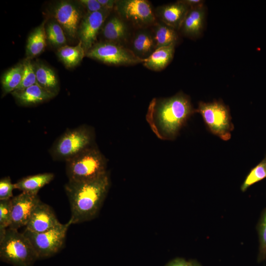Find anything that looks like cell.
Wrapping results in <instances>:
<instances>
[{
    "instance_id": "obj_5",
    "label": "cell",
    "mask_w": 266,
    "mask_h": 266,
    "mask_svg": "<svg viewBox=\"0 0 266 266\" xmlns=\"http://www.w3.org/2000/svg\"><path fill=\"white\" fill-rule=\"evenodd\" d=\"M196 112L200 113L208 130L223 140H229L234 129L229 107L222 101H200Z\"/></svg>"
},
{
    "instance_id": "obj_9",
    "label": "cell",
    "mask_w": 266,
    "mask_h": 266,
    "mask_svg": "<svg viewBox=\"0 0 266 266\" xmlns=\"http://www.w3.org/2000/svg\"><path fill=\"white\" fill-rule=\"evenodd\" d=\"M115 6L122 17L134 25L147 26L155 21L151 5L145 0H117Z\"/></svg>"
},
{
    "instance_id": "obj_22",
    "label": "cell",
    "mask_w": 266,
    "mask_h": 266,
    "mask_svg": "<svg viewBox=\"0 0 266 266\" xmlns=\"http://www.w3.org/2000/svg\"><path fill=\"white\" fill-rule=\"evenodd\" d=\"M102 33L104 37L108 40L117 41L122 40L126 37L127 29L122 19L114 16L105 24Z\"/></svg>"
},
{
    "instance_id": "obj_3",
    "label": "cell",
    "mask_w": 266,
    "mask_h": 266,
    "mask_svg": "<svg viewBox=\"0 0 266 266\" xmlns=\"http://www.w3.org/2000/svg\"><path fill=\"white\" fill-rule=\"evenodd\" d=\"M105 158L93 146L66 161L68 181L84 182L98 178L106 171Z\"/></svg>"
},
{
    "instance_id": "obj_33",
    "label": "cell",
    "mask_w": 266,
    "mask_h": 266,
    "mask_svg": "<svg viewBox=\"0 0 266 266\" xmlns=\"http://www.w3.org/2000/svg\"><path fill=\"white\" fill-rule=\"evenodd\" d=\"M165 266H189V261L181 258H176L168 263Z\"/></svg>"
},
{
    "instance_id": "obj_19",
    "label": "cell",
    "mask_w": 266,
    "mask_h": 266,
    "mask_svg": "<svg viewBox=\"0 0 266 266\" xmlns=\"http://www.w3.org/2000/svg\"><path fill=\"white\" fill-rule=\"evenodd\" d=\"M44 21L29 35L26 46L27 58L31 59L41 53L46 45L47 35Z\"/></svg>"
},
{
    "instance_id": "obj_25",
    "label": "cell",
    "mask_w": 266,
    "mask_h": 266,
    "mask_svg": "<svg viewBox=\"0 0 266 266\" xmlns=\"http://www.w3.org/2000/svg\"><path fill=\"white\" fill-rule=\"evenodd\" d=\"M266 178V155L255 166L251 168L240 186L242 192L250 186Z\"/></svg>"
},
{
    "instance_id": "obj_26",
    "label": "cell",
    "mask_w": 266,
    "mask_h": 266,
    "mask_svg": "<svg viewBox=\"0 0 266 266\" xmlns=\"http://www.w3.org/2000/svg\"><path fill=\"white\" fill-rule=\"evenodd\" d=\"M259 238V251L257 261L261 263L266 260V206L262 210L256 225Z\"/></svg>"
},
{
    "instance_id": "obj_15",
    "label": "cell",
    "mask_w": 266,
    "mask_h": 266,
    "mask_svg": "<svg viewBox=\"0 0 266 266\" xmlns=\"http://www.w3.org/2000/svg\"><path fill=\"white\" fill-rule=\"evenodd\" d=\"M11 93L20 104L24 105L36 104L55 96L38 83L22 90H15Z\"/></svg>"
},
{
    "instance_id": "obj_24",
    "label": "cell",
    "mask_w": 266,
    "mask_h": 266,
    "mask_svg": "<svg viewBox=\"0 0 266 266\" xmlns=\"http://www.w3.org/2000/svg\"><path fill=\"white\" fill-rule=\"evenodd\" d=\"M177 38L175 30L165 24H158L155 29L153 39L156 49L175 44Z\"/></svg>"
},
{
    "instance_id": "obj_20",
    "label": "cell",
    "mask_w": 266,
    "mask_h": 266,
    "mask_svg": "<svg viewBox=\"0 0 266 266\" xmlns=\"http://www.w3.org/2000/svg\"><path fill=\"white\" fill-rule=\"evenodd\" d=\"M37 83L48 92L56 95L58 90V81L54 71L44 65L34 67Z\"/></svg>"
},
{
    "instance_id": "obj_8",
    "label": "cell",
    "mask_w": 266,
    "mask_h": 266,
    "mask_svg": "<svg viewBox=\"0 0 266 266\" xmlns=\"http://www.w3.org/2000/svg\"><path fill=\"white\" fill-rule=\"evenodd\" d=\"M86 53L88 57L110 65H134L144 61L132 51L111 42L97 43Z\"/></svg>"
},
{
    "instance_id": "obj_1",
    "label": "cell",
    "mask_w": 266,
    "mask_h": 266,
    "mask_svg": "<svg viewBox=\"0 0 266 266\" xmlns=\"http://www.w3.org/2000/svg\"><path fill=\"white\" fill-rule=\"evenodd\" d=\"M196 112L190 98L179 93L168 98L153 100L149 105L146 119L159 138L172 140Z\"/></svg>"
},
{
    "instance_id": "obj_35",
    "label": "cell",
    "mask_w": 266,
    "mask_h": 266,
    "mask_svg": "<svg viewBox=\"0 0 266 266\" xmlns=\"http://www.w3.org/2000/svg\"><path fill=\"white\" fill-rule=\"evenodd\" d=\"M98 2L106 10H110L115 5L116 0H98Z\"/></svg>"
},
{
    "instance_id": "obj_32",
    "label": "cell",
    "mask_w": 266,
    "mask_h": 266,
    "mask_svg": "<svg viewBox=\"0 0 266 266\" xmlns=\"http://www.w3.org/2000/svg\"><path fill=\"white\" fill-rule=\"evenodd\" d=\"M88 11V13H94L105 9L98 0H80L78 1Z\"/></svg>"
},
{
    "instance_id": "obj_4",
    "label": "cell",
    "mask_w": 266,
    "mask_h": 266,
    "mask_svg": "<svg viewBox=\"0 0 266 266\" xmlns=\"http://www.w3.org/2000/svg\"><path fill=\"white\" fill-rule=\"evenodd\" d=\"M0 259L13 266H33L38 259L33 245L24 233L9 228L0 239Z\"/></svg>"
},
{
    "instance_id": "obj_2",
    "label": "cell",
    "mask_w": 266,
    "mask_h": 266,
    "mask_svg": "<svg viewBox=\"0 0 266 266\" xmlns=\"http://www.w3.org/2000/svg\"><path fill=\"white\" fill-rule=\"evenodd\" d=\"M110 187L107 172L94 180L84 182L68 181L65 191L71 210L72 224L90 221L98 214Z\"/></svg>"
},
{
    "instance_id": "obj_36",
    "label": "cell",
    "mask_w": 266,
    "mask_h": 266,
    "mask_svg": "<svg viewBox=\"0 0 266 266\" xmlns=\"http://www.w3.org/2000/svg\"><path fill=\"white\" fill-rule=\"evenodd\" d=\"M189 266H202L196 260H190L189 261Z\"/></svg>"
},
{
    "instance_id": "obj_11",
    "label": "cell",
    "mask_w": 266,
    "mask_h": 266,
    "mask_svg": "<svg viewBox=\"0 0 266 266\" xmlns=\"http://www.w3.org/2000/svg\"><path fill=\"white\" fill-rule=\"evenodd\" d=\"M109 10L88 13L79 25L78 35L87 53L95 43L99 31L105 21Z\"/></svg>"
},
{
    "instance_id": "obj_7",
    "label": "cell",
    "mask_w": 266,
    "mask_h": 266,
    "mask_svg": "<svg viewBox=\"0 0 266 266\" xmlns=\"http://www.w3.org/2000/svg\"><path fill=\"white\" fill-rule=\"evenodd\" d=\"M93 138L92 132L85 126L68 130L54 144L53 156L66 161L92 146Z\"/></svg>"
},
{
    "instance_id": "obj_31",
    "label": "cell",
    "mask_w": 266,
    "mask_h": 266,
    "mask_svg": "<svg viewBox=\"0 0 266 266\" xmlns=\"http://www.w3.org/2000/svg\"><path fill=\"white\" fill-rule=\"evenodd\" d=\"M14 189V184L12 183L9 176L1 178L0 180V200L11 199L13 197L12 191Z\"/></svg>"
},
{
    "instance_id": "obj_14",
    "label": "cell",
    "mask_w": 266,
    "mask_h": 266,
    "mask_svg": "<svg viewBox=\"0 0 266 266\" xmlns=\"http://www.w3.org/2000/svg\"><path fill=\"white\" fill-rule=\"evenodd\" d=\"M190 8L181 1L159 8L158 15L165 24L175 30L180 29Z\"/></svg>"
},
{
    "instance_id": "obj_30",
    "label": "cell",
    "mask_w": 266,
    "mask_h": 266,
    "mask_svg": "<svg viewBox=\"0 0 266 266\" xmlns=\"http://www.w3.org/2000/svg\"><path fill=\"white\" fill-rule=\"evenodd\" d=\"M23 64L24 71L22 82L16 90H22L37 83L34 67L30 59L27 58Z\"/></svg>"
},
{
    "instance_id": "obj_16",
    "label": "cell",
    "mask_w": 266,
    "mask_h": 266,
    "mask_svg": "<svg viewBox=\"0 0 266 266\" xmlns=\"http://www.w3.org/2000/svg\"><path fill=\"white\" fill-rule=\"evenodd\" d=\"M205 11L203 5L189 9L180 28L185 35L196 37L200 34L204 22Z\"/></svg>"
},
{
    "instance_id": "obj_21",
    "label": "cell",
    "mask_w": 266,
    "mask_h": 266,
    "mask_svg": "<svg viewBox=\"0 0 266 266\" xmlns=\"http://www.w3.org/2000/svg\"><path fill=\"white\" fill-rule=\"evenodd\" d=\"M85 53V51L80 41L75 46H64L58 51L59 57L68 67L77 65L82 60Z\"/></svg>"
},
{
    "instance_id": "obj_18",
    "label": "cell",
    "mask_w": 266,
    "mask_h": 266,
    "mask_svg": "<svg viewBox=\"0 0 266 266\" xmlns=\"http://www.w3.org/2000/svg\"><path fill=\"white\" fill-rule=\"evenodd\" d=\"M52 173H43L30 175L18 180L14 184L15 189L31 194L37 195L39 190L54 178Z\"/></svg>"
},
{
    "instance_id": "obj_23",
    "label": "cell",
    "mask_w": 266,
    "mask_h": 266,
    "mask_svg": "<svg viewBox=\"0 0 266 266\" xmlns=\"http://www.w3.org/2000/svg\"><path fill=\"white\" fill-rule=\"evenodd\" d=\"M23 71V64L22 63L16 65L5 72L1 79L4 94L12 93L18 88L22 82Z\"/></svg>"
},
{
    "instance_id": "obj_13",
    "label": "cell",
    "mask_w": 266,
    "mask_h": 266,
    "mask_svg": "<svg viewBox=\"0 0 266 266\" xmlns=\"http://www.w3.org/2000/svg\"><path fill=\"white\" fill-rule=\"evenodd\" d=\"M61 224L53 209L49 205L40 200L33 210L25 230L35 233H40Z\"/></svg>"
},
{
    "instance_id": "obj_12",
    "label": "cell",
    "mask_w": 266,
    "mask_h": 266,
    "mask_svg": "<svg viewBox=\"0 0 266 266\" xmlns=\"http://www.w3.org/2000/svg\"><path fill=\"white\" fill-rule=\"evenodd\" d=\"M54 16L67 35L75 38L81 17L79 7L71 1H60L54 8Z\"/></svg>"
},
{
    "instance_id": "obj_10",
    "label": "cell",
    "mask_w": 266,
    "mask_h": 266,
    "mask_svg": "<svg viewBox=\"0 0 266 266\" xmlns=\"http://www.w3.org/2000/svg\"><path fill=\"white\" fill-rule=\"evenodd\" d=\"M37 195L22 192L11 199V220L9 228L18 230L26 226L32 213L40 201Z\"/></svg>"
},
{
    "instance_id": "obj_29",
    "label": "cell",
    "mask_w": 266,
    "mask_h": 266,
    "mask_svg": "<svg viewBox=\"0 0 266 266\" xmlns=\"http://www.w3.org/2000/svg\"><path fill=\"white\" fill-rule=\"evenodd\" d=\"M11 220V199L0 200V239L4 236Z\"/></svg>"
},
{
    "instance_id": "obj_6",
    "label": "cell",
    "mask_w": 266,
    "mask_h": 266,
    "mask_svg": "<svg viewBox=\"0 0 266 266\" xmlns=\"http://www.w3.org/2000/svg\"><path fill=\"white\" fill-rule=\"evenodd\" d=\"M69 220L43 233H35L25 230L23 233L33 245L38 259L50 257L63 247L67 230L71 225Z\"/></svg>"
},
{
    "instance_id": "obj_27",
    "label": "cell",
    "mask_w": 266,
    "mask_h": 266,
    "mask_svg": "<svg viewBox=\"0 0 266 266\" xmlns=\"http://www.w3.org/2000/svg\"><path fill=\"white\" fill-rule=\"evenodd\" d=\"M134 50L137 53L144 55L151 52L155 46L154 39L152 36L146 32H140L137 34L133 42Z\"/></svg>"
},
{
    "instance_id": "obj_34",
    "label": "cell",
    "mask_w": 266,
    "mask_h": 266,
    "mask_svg": "<svg viewBox=\"0 0 266 266\" xmlns=\"http://www.w3.org/2000/svg\"><path fill=\"white\" fill-rule=\"evenodd\" d=\"M181 1L187 5L190 8L202 5L204 2L203 0H181Z\"/></svg>"
},
{
    "instance_id": "obj_28",
    "label": "cell",
    "mask_w": 266,
    "mask_h": 266,
    "mask_svg": "<svg viewBox=\"0 0 266 266\" xmlns=\"http://www.w3.org/2000/svg\"><path fill=\"white\" fill-rule=\"evenodd\" d=\"M47 39L54 45H61L66 42V37L62 27L57 22H51L46 28Z\"/></svg>"
},
{
    "instance_id": "obj_17",
    "label": "cell",
    "mask_w": 266,
    "mask_h": 266,
    "mask_svg": "<svg viewBox=\"0 0 266 266\" xmlns=\"http://www.w3.org/2000/svg\"><path fill=\"white\" fill-rule=\"evenodd\" d=\"M175 44L157 48L150 55L144 59L143 65L147 68L155 70L165 68L172 60Z\"/></svg>"
}]
</instances>
